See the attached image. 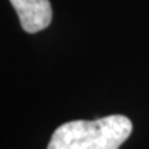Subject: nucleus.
Returning <instances> with one entry per match:
<instances>
[{
    "mask_svg": "<svg viewBox=\"0 0 149 149\" xmlns=\"http://www.w3.org/2000/svg\"><path fill=\"white\" fill-rule=\"evenodd\" d=\"M131 131L133 123L123 115H111L93 122L73 120L55 128L47 149H119Z\"/></svg>",
    "mask_w": 149,
    "mask_h": 149,
    "instance_id": "obj_1",
    "label": "nucleus"
},
{
    "mask_svg": "<svg viewBox=\"0 0 149 149\" xmlns=\"http://www.w3.org/2000/svg\"><path fill=\"white\" fill-rule=\"evenodd\" d=\"M18 14L22 29L37 33L46 29L53 21V8L48 0H10Z\"/></svg>",
    "mask_w": 149,
    "mask_h": 149,
    "instance_id": "obj_2",
    "label": "nucleus"
}]
</instances>
